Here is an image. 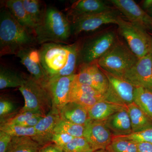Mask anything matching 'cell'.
Masks as SVG:
<instances>
[{"label":"cell","mask_w":152,"mask_h":152,"mask_svg":"<svg viewBox=\"0 0 152 152\" xmlns=\"http://www.w3.org/2000/svg\"><path fill=\"white\" fill-rule=\"evenodd\" d=\"M35 36L17 21L6 7L0 12V55H16L22 49L33 47Z\"/></svg>","instance_id":"obj_1"},{"label":"cell","mask_w":152,"mask_h":152,"mask_svg":"<svg viewBox=\"0 0 152 152\" xmlns=\"http://www.w3.org/2000/svg\"><path fill=\"white\" fill-rule=\"evenodd\" d=\"M72 35L71 23L67 17L56 8H47L43 22L36 30L37 42L65 43Z\"/></svg>","instance_id":"obj_2"},{"label":"cell","mask_w":152,"mask_h":152,"mask_svg":"<svg viewBox=\"0 0 152 152\" xmlns=\"http://www.w3.org/2000/svg\"><path fill=\"white\" fill-rule=\"evenodd\" d=\"M19 89L25 101L19 112H33L45 117L52 110V99L46 87L31 76L25 77L24 83Z\"/></svg>","instance_id":"obj_3"},{"label":"cell","mask_w":152,"mask_h":152,"mask_svg":"<svg viewBox=\"0 0 152 152\" xmlns=\"http://www.w3.org/2000/svg\"><path fill=\"white\" fill-rule=\"evenodd\" d=\"M138 60L129 47L117 39L110 49L98 60L97 63L102 69L122 77Z\"/></svg>","instance_id":"obj_4"},{"label":"cell","mask_w":152,"mask_h":152,"mask_svg":"<svg viewBox=\"0 0 152 152\" xmlns=\"http://www.w3.org/2000/svg\"><path fill=\"white\" fill-rule=\"evenodd\" d=\"M119 33L128 47L139 58L152 53V37L146 29L126 20L120 16L118 20Z\"/></svg>","instance_id":"obj_5"},{"label":"cell","mask_w":152,"mask_h":152,"mask_svg":"<svg viewBox=\"0 0 152 152\" xmlns=\"http://www.w3.org/2000/svg\"><path fill=\"white\" fill-rule=\"evenodd\" d=\"M117 40L115 33L109 31L86 39L80 45L79 66L98 61Z\"/></svg>","instance_id":"obj_6"},{"label":"cell","mask_w":152,"mask_h":152,"mask_svg":"<svg viewBox=\"0 0 152 152\" xmlns=\"http://www.w3.org/2000/svg\"><path fill=\"white\" fill-rule=\"evenodd\" d=\"M39 50L42 65L49 79L64 67L69 55V45L56 43L42 44Z\"/></svg>","instance_id":"obj_7"},{"label":"cell","mask_w":152,"mask_h":152,"mask_svg":"<svg viewBox=\"0 0 152 152\" xmlns=\"http://www.w3.org/2000/svg\"><path fill=\"white\" fill-rule=\"evenodd\" d=\"M109 81V88L104 95L106 100L126 107L134 102L135 87L122 77L102 69Z\"/></svg>","instance_id":"obj_8"},{"label":"cell","mask_w":152,"mask_h":152,"mask_svg":"<svg viewBox=\"0 0 152 152\" xmlns=\"http://www.w3.org/2000/svg\"><path fill=\"white\" fill-rule=\"evenodd\" d=\"M120 17L113 10L76 19L71 22L72 35H77L84 32L94 31L104 25L117 24Z\"/></svg>","instance_id":"obj_9"},{"label":"cell","mask_w":152,"mask_h":152,"mask_svg":"<svg viewBox=\"0 0 152 152\" xmlns=\"http://www.w3.org/2000/svg\"><path fill=\"white\" fill-rule=\"evenodd\" d=\"M122 78L134 87H142L152 91V53L139 58Z\"/></svg>","instance_id":"obj_10"},{"label":"cell","mask_w":152,"mask_h":152,"mask_svg":"<svg viewBox=\"0 0 152 152\" xmlns=\"http://www.w3.org/2000/svg\"><path fill=\"white\" fill-rule=\"evenodd\" d=\"M83 137L95 151L106 150L112 142L113 134L105 121L91 120L85 126Z\"/></svg>","instance_id":"obj_11"},{"label":"cell","mask_w":152,"mask_h":152,"mask_svg":"<svg viewBox=\"0 0 152 152\" xmlns=\"http://www.w3.org/2000/svg\"><path fill=\"white\" fill-rule=\"evenodd\" d=\"M76 74L56 79H50L45 87L50 95L52 108L59 112L68 103L69 95Z\"/></svg>","instance_id":"obj_12"},{"label":"cell","mask_w":152,"mask_h":152,"mask_svg":"<svg viewBox=\"0 0 152 152\" xmlns=\"http://www.w3.org/2000/svg\"><path fill=\"white\" fill-rule=\"evenodd\" d=\"M16 56L27 68L31 76L45 86L49 77L42 65L39 50L34 47H28L20 50Z\"/></svg>","instance_id":"obj_13"},{"label":"cell","mask_w":152,"mask_h":152,"mask_svg":"<svg viewBox=\"0 0 152 152\" xmlns=\"http://www.w3.org/2000/svg\"><path fill=\"white\" fill-rule=\"evenodd\" d=\"M113 5L128 19L129 21L145 29H151L152 17L133 0H111Z\"/></svg>","instance_id":"obj_14"},{"label":"cell","mask_w":152,"mask_h":152,"mask_svg":"<svg viewBox=\"0 0 152 152\" xmlns=\"http://www.w3.org/2000/svg\"><path fill=\"white\" fill-rule=\"evenodd\" d=\"M104 99V95L97 90L91 86L79 83L75 78L71 87L68 102L77 103L88 110L96 103Z\"/></svg>","instance_id":"obj_15"},{"label":"cell","mask_w":152,"mask_h":152,"mask_svg":"<svg viewBox=\"0 0 152 152\" xmlns=\"http://www.w3.org/2000/svg\"><path fill=\"white\" fill-rule=\"evenodd\" d=\"M61 119L59 112L52 109L34 127L36 135L33 140L42 147L52 143L55 128Z\"/></svg>","instance_id":"obj_16"},{"label":"cell","mask_w":152,"mask_h":152,"mask_svg":"<svg viewBox=\"0 0 152 152\" xmlns=\"http://www.w3.org/2000/svg\"><path fill=\"white\" fill-rule=\"evenodd\" d=\"M110 7L100 0H79L72 4L69 15L72 21L94 14L112 10Z\"/></svg>","instance_id":"obj_17"},{"label":"cell","mask_w":152,"mask_h":152,"mask_svg":"<svg viewBox=\"0 0 152 152\" xmlns=\"http://www.w3.org/2000/svg\"><path fill=\"white\" fill-rule=\"evenodd\" d=\"M105 122L113 136L127 135L133 133L126 107L112 115Z\"/></svg>","instance_id":"obj_18"},{"label":"cell","mask_w":152,"mask_h":152,"mask_svg":"<svg viewBox=\"0 0 152 152\" xmlns=\"http://www.w3.org/2000/svg\"><path fill=\"white\" fill-rule=\"evenodd\" d=\"M59 113L61 119L82 126H86L91 120L88 109L73 102L66 104Z\"/></svg>","instance_id":"obj_19"},{"label":"cell","mask_w":152,"mask_h":152,"mask_svg":"<svg viewBox=\"0 0 152 152\" xmlns=\"http://www.w3.org/2000/svg\"><path fill=\"white\" fill-rule=\"evenodd\" d=\"M126 107L104 99L95 104L88 109V111L91 120L105 121L115 113Z\"/></svg>","instance_id":"obj_20"},{"label":"cell","mask_w":152,"mask_h":152,"mask_svg":"<svg viewBox=\"0 0 152 152\" xmlns=\"http://www.w3.org/2000/svg\"><path fill=\"white\" fill-rule=\"evenodd\" d=\"M5 3V7L17 21L35 36V26L25 10L23 0H8Z\"/></svg>","instance_id":"obj_21"},{"label":"cell","mask_w":152,"mask_h":152,"mask_svg":"<svg viewBox=\"0 0 152 152\" xmlns=\"http://www.w3.org/2000/svg\"><path fill=\"white\" fill-rule=\"evenodd\" d=\"M133 133L137 132L152 127V120L134 102L126 106Z\"/></svg>","instance_id":"obj_22"},{"label":"cell","mask_w":152,"mask_h":152,"mask_svg":"<svg viewBox=\"0 0 152 152\" xmlns=\"http://www.w3.org/2000/svg\"><path fill=\"white\" fill-rule=\"evenodd\" d=\"M80 45L79 42L69 45V55L66 66L56 75L50 79H56L76 74V70L79 67Z\"/></svg>","instance_id":"obj_23"},{"label":"cell","mask_w":152,"mask_h":152,"mask_svg":"<svg viewBox=\"0 0 152 152\" xmlns=\"http://www.w3.org/2000/svg\"><path fill=\"white\" fill-rule=\"evenodd\" d=\"M25 77L9 68L0 67V89L20 88L24 83Z\"/></svg>","instance_id":"obj_24"},{"label":"cell","mask_w":152,"mask_h":152,"mask_svg":"<svg viewBox=\"0 0 152 152\" xmlns=\"http://www.w3.org/2000/svg\"><path fill=\"white\" fill-rule=\"evenodd\" d=\"M23 3L37 29L43 22L47 8L43 4L42 1L38 0H23Z\"/></svg>","instance_id":"obj_25"},{"label":"cell","mask_w":152,"mask_h":152,"mask_svg":"<svg viewBox=\"0 0 152 152\" xmlns=\"http://www.w3.org/2000/svg\"><path fill=\"white\" fill-rule=\"evenodd\" d=\"M42 147L30 137H12L6 152H39Z\"/></svg>","instance_id":"obj_26"},{"label":"cell","mask_w":152,"mask_h":152,"mask_svg":"<svg viewBox=\"0 0 152 152\" xmlns=\"http://www.w3.org/2000/svg\"><path fill=\"white\" fill-rule=\"evenodd\" d=\"M88 64L91 86L104 95L109 88V81L107 76L98 65L97 61Z\"/></svg>","instance_id":"obj_27"},{"label":"cell","mask_w":152,"mask_h":152,"mask_svg":"<svg viewBox=\"0 0 152 152\" xmlns=\"http://www.w3.org/2000/svg\"><path fill=\"white\" fill-rule=\"evenodd\" d=\"M134 102L152 120V91L142 87H136Z\"/></svg>","instance_id":"obj_28"},{"label":"cell","mask_w":152,"mask_h":152,"mask_svg":"<svg viewBox=\"0 0 152 152\" xmlns=\"http://www.w3.org/2000/svg\"><path fill=\"white\" fill-rule=\"evenodd\" d=\"M85 126L74 124L61 119L55 128L54 133L68 134L74 137H83Z\"/></svg>","instance_id":"obj_29"},{"label":"cell","mask_w":152,"mask_h":152,"mask_svg":"<svg viewBox=\"0 0 152 152\" xmlns=\"http://www.w3.org/2000/svg\"><path fill=\"white\" fill-rule=\"evenodd\" d=\"M106 150L108 152H137V147L135 142L113 136Z\"/></svg>","instance_id":"obj_30"},{"label":"cell","mask_w":152,"mask_h":152,"mask_svg":"<svg viewBox=\"0 0 152 152\" xmlns=\"http://www.w3.org/2000/svg\"><path fill=\"white\" fill-rule=\"evenodd\" d=\"M0 131L7 133L12 137H28L33 139L36 135L34 127H25L18 125L1 124Z\"/></svg>","instance_id":"obj_31"},{"label":"cell","mask_w":152,"mask_h":152,"mask_svg":"<svg viewBox=\"0 0 152 152\" xmlns=\"http://www.w3.org/2000/svg\"><path fill=\"white\" fill-rule=\"evenodd\" d=\"M64 152H94L92 148L84 137L74 138L63 148Z\"/></svg>","instance_id":"obj_32"},{"label":"cell","mask_w":152,"mask_h":152,"mask_svg":"<svg viewBox=\"0 0 152 152\" xmlns=\"http://www.w3.org/2000/svg\"><path fill=\"white\" fill-rule=\"evenodd\" d=\"M16 111V108L14 103L7 98L0 99V120L1 124L14 117Z\"/></svg>","instance_id":"obj_33"},{"label":"cell","mask_w":152,"mask_h":152,"mask_svg":"<svg viewBox=\"0 0 152 152\" xmlns=\"http://www.w3.org/2000/svg\"><path fill=\"white\" fill-rule=\"evenodd\" d=\"M114 137L130 140L135 142H148L152 144V127L137 132L132 133L127 135Z\"/></svg>","instance_id":"obj_34"},{"label":"cell","mask_w":152,"mask_h":152,"mask_svg":"<svg viewBox=\"0 0 152 152\" xmlns=\"http://www.w3.org/2000/svg\"><path fill=\"white\" fill-rule=\"evenodd\" d=\"M40 115L35 113L31 112H19V113L15 115L12 118L1 124L9 125H19L36 116ZM41 116V115H40ZM43 117V116H42Z\"/></svg>","instance_id":"obj_35"},{"label":"cell","mask_w":152,"mask_h":152,"mask_svg":"<svg viewBox=\"0 0 152 152\" xmlns=\"http://www.w3.org/2000/svg\"><path fill=\"white\" fill-rule=\"evenodd\" d=\"M74 138L75 137L65 133H54L52 138V142L63 150V148Z\"/></svg>","instance_id":"obj_36"},{"label":"cell","mask_w":152,"mask_h":152,"mask_svg":"<svg viewBox=\"0 0 152 152\" xmlns=\"http://www.w3.org/2000/svg\"><path fill=\"white\" fill-rule=\"evenodd\" d=\"M12 137L7 133L0 131V152H6Z\"/></svg>","instance_id":"obj_37"},{"label":"cell","mask_w":152,"mask_h":152,"mask_svg":"<svg viewBox=\"0 0 152 152\" xmlns=\"http://www.w3.org/2000/svg\"><path fill=\"white\" fill-rule=\"evenodd\" d=\"M39 152H64L62 149L52 142L42 147Z\"/></svg>","instance_id":"obj_38"},{"label":"cell","mask_w":152,"mask_h":152,"mask_svg":"<svg viewBox=\"0 0 152 152\" xmlns=\"http://www.w3.org/2000/svg\"><path fill=\"white\" fill-rule=\"evenodd\" d=\"M43 117H44L40 115L36 116L26 121V122L23 123L19 126L25 127H34Z\"/></svg>","instance_id":"obj_39"},{"label":"cell","mask_w":152,"mask_h":152,"mask_svg":"<svg viewBox=\"0 0 152 152\" xmlns=\"http://www.w3.org/2000/svg\"><path fill=\"white\" fill-rule=\"evenodd\" d=\"M137 152H152V144L148 142H136Z\"/></svg>","instance_id":"obj_40"},{"label":"cell","mask_w":152,"mask_h":152,"mask_svg":"<svg viewBox=\"0 0 152 152\" xmlns=\"http://www.w3.org/2000/svg\"><path fill=\"white\" fill-rule=\"evenodd\" d=\"M143 9L147 11L152 8V0H145L142 3Z\"/></svg>","instance_id":"obj_41"},{"label":"cell","mask_w":152,"mask_h":152,"mask_svg":"<svg viewBox=\"0 0 152 152\" xmlns=\"http://www.w3.org/2000/svg\"><path fill=\"white\" fill-rule=\"evenodd\" d=\"M148 13L149 15L151 16V17H152V8L148 11Z\"/></svg>","instance_id":"obj_42"},{"label":"cell","mask_w":152,"mask_h":152,"mask_svg":"<svg viewBox=\"0 0 152 152\" xmlns=\"http://www.w3.org/2000/svg\"><path fill=\"white\" fill-rule=\"evenodd\" d=\"M94 152H108L107 151H106V150H99V151H95Z\"/></svg>","instance_id":"obj_43"},{"label":"cell","mask_w":152,"mask_h":152,"mask_svg":"<svg viewBox=\"0 0 152 152\" xmlns=\"http://www.w3.org/2000/svg\"><path fill=\"white\" fill-rule=\"evenodd\" d=\"M151 29H152V28Z\"/></svg>","instance_id":"obj_44"}]
</instances>
